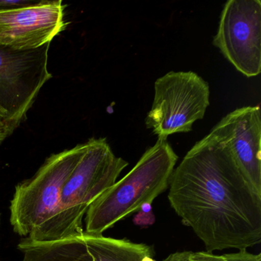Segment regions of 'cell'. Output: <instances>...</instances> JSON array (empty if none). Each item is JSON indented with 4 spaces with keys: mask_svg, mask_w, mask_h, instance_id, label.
I'll return each instance as SVG.
<instances>
[{
    "mask_svg": "<svg viewBox=\"0 0 261 261\" xmlns=\"http://www.w3.org/2000/svg\"><path fill=\"white\" fill-rule=\"evenodd\" d=\"M169 189L171 206L206 251L244 250L261 242V195L210 134L174 169Z\"/></svg>",
    "mask_w": 261,
    "mask_h": 261,
    "instance_id": "1",
    "label": "cell"
},
{
    "mask_svg": "<svg viewBox=\"0 0 261 261\" xmlns=\"http://www.w3.org/2000/svg\"><path fill=\"white\" fill-rule=\"evenodd\" d=\"M88 149L65 182L56 215L27 238L53 241L80 236L91 204L117 181L129 165L116 156L106 138H91Z\"/></svg>",
    "mask_w": 261,
    "mask_h": 261,
    "instance_id": "2",
    "label": "cell"
},
{
    "mask_svg": "<svg viewBox=\"0 0 261 261\" xmlns=\"http://www.w3.org/2000/svg\"><path fill=\"white\" fill-rule=\"evenodd\" d=\"M178 159L167 139L158 138L123 178L91 204L85 217L84 233L103 235L118 221L138 212L143 204H152L169 189Z\"/></svg>",
    "mask_w": 261,
    "mask_h": 261,
    "instance_id": "3",
    "label": "cell"
},
{
    "mask_svg": "<svg viewBox=\"0 0 261 261\" xmlns=\"http://www.w3.org/2000/svg\"><path fill=\"white\" fill-rule=\"evenodd\" d=\"M87 149L86 142L53 154L32 178L16 186L10 206L15 233L27 238L56 215L62 189Z\"/></svg>",
    "mask_w": 261,
    "mask_h": 261,
    "instance_id": "4",
    "label": "cell"
},
{
    "mask_svg": "<svg viewBox=\"0 0 261 261\" xmlns=\"http://www.w3.org/2000/svg\"><path fill=\"white\" fill-rule=\"evenodd\" d=\"M154 88L145 123L158 138L190 132L210 105L208 83L193 71H170L155 81Z\"/></svg>",
    "mask_w": 261,
    "mask_h": 261,
    "instance_id": "5",
    "label": "cell"
},
{
    "mask_svg": "<svg viewBox=\"0 0 261 261\" xmlns=\"http://www.w3.org/2000/svg\"><path fill=\"white\" fill-rule=\"evenodd\" d=\"M50 45L34 49L0 45V108L16 128L53 77L48 69Z\"/></svg>",
    "mask_w": 261,
    "mask_h": 261,
    "instance_id": "6",
    "label": "cell"
},
{
    "mask_svg": "<svg viewBox=\"0 0 261 261\" xmlns=\"http://www.w3.org/2000/svg\"><path fill=\"white\" fill-rule=\"evenodd\" d=\"M212 44L247 77L261 71V2L229 0L224 4Z\"/></svg>",
    "mask_w": 261,
    "mask_h": 261,
    "instance_id": "7",
    "label": "cell"
},
{
    "mask_svg": "<svg viewBox=\"0 0 261 261\" xmlns=\"http://www.w3.org/2000/svg\"><path fill=\"white\" fill-rule=\"evenodd\" d=\"M231 155L237 166L261 195V114L259 106L238 108L209 133Z\"/></svg>",
    "mask_w": 261,
    "mask_h": 261,
    "instance_id": "8",
    "label": "cell"
},
{
    "mask_svg": "<svg viewBox=\"0 0 261 261\" xmlns=\"http://www.w3.org/2000/svg\"><path fill=\"white\" fill-rule=\"evenodd\" d=\"M62 0H43L34 7L0 13V45L16 49H34L51 43L65 30Z\"/></svg>",
    "mask_w": 261,
    "mask_h": 261,
    "instance_id": "9",
    "label": "cell"
},
{
    "mask_svg": "<svg viewBox=\"0 0 261 261\" xmlns=\"http://www.w3.org/2000/svg\"><path fill=\"white\" fill-rule=\"evenodd\" d=\"M82 236L92 261H141L145 256L153 255L152 247L145 244L103 235L83 233Z\"/></svg>",
    "mask_w": 261,
    "mask_h": 261,
    "instance_id": "10",
    "label": "cell"
},
{
    "mask_svg": "<svg viewBox=\"0 0 261 261\" xmlns=\"http://www.w3.org/2000/svg\"><path fill=\"white\" fill-rule=\"evenodd\" d=\"M42 2L43 0H0V13L34 7Z\"/></svg>",
    "mask_w": 261,
    "mask_h": 261,
    "instance_id": "11",
    "label": "cell"
},
{
    "mask_svg": "<svg viewBox=\"0 0 261 261\" xmlns=\"http://www.w3.org/2000/svg\"><path fill=\"white\" fill-rule=\"evenodd\" d=\"M16 129V126L9 120L7 114L0 108V145L8 138Z\"/></svg>",
    "mask_w": 261,
    "mask_h": 261,
    "instance_id": "12",
    "label": "cell"
},
{
    "mask_svg": "<svg viewBox=\"0 0 261 261\" xmlns=\"http://www.w3.org/2000/svg\"><path fill=\"white\" fill-rule=\"evenodd\" d=\"M224 261H261V255L250 253L246 249L239 250L236 253L222 255Z\"/></svg>",
    "mask_w": 261,
    "mask_h": 261,
    "instance_id": "13",
    "label": "cell"
},
{
    "mask_svg": "<svg viewBox=\"0 0 261 261\" xmlns=\"http://www.w3.org/2000/svg\"><path fill=\"white\" fill-rule=\"evenodd\" d=\"M191 261H224L223 256L214 254L212 252H192Z\"/></svg>",
    "mask_w": 261,
    "mask_h": 261,
    "instance_id": "14",
    "label": "cell"
},
{
    "mask_svg": "<svg viewBox=\"0 0 261 261\" xmlns=\"http://www.w3.org/2000/svg\"><path fill=\"white\" fill-rule=\"evenodd\" d=\"M138 212V214L134 220L136 224L140 226H147L153 224L155 217L152 212H145L140 210H139Z\"/></svg>",
    "mask_w": 261,
    "mask_h": 261,
    "instance_id": "15",
    "label": "cell"
},
{
    "mask_svg": "<svg viewBox=\"0 0 261 261\" xmlns=\"http://www.w3.org/2000/svg\"><path fill=\"white\" fill-rule=\"evenodd\" d=\"M192 251L175 252L168 256L163 261H191Z\"/></svg>",
    "mask_w": 261,
    "mask_h": 261,
    "instance_id": "16",
    "label": "cell"
},
{
    "mask_svg": "<svg viewBox=\"0 0 261 261\" xmlns=\"http://www.w3.org/2000/svg\"><path fill=\"white\" fill-rule=\"evenodd\" d=\"M141 261H155V259L152 258V256H145Z\"/></svg>",
    "mask_w": 261,
    "mask_h": 261,
    "instance_id": "17",
    "label": "cell"
},
{
    "mask_svg": "<svg viewBox=\"0 0 261 261\" xmlns=\"http://www.w3.org/2000/svg\"><path fill=\"white\" fill-rule=\"evenodd\" d=\"M0 223H1V215H0Z\"/></svg>",
    "mask_w": 261,
    "mask_h": 261,
    "instance_id": "18",
    "label": "cell"
}]
</instances>
